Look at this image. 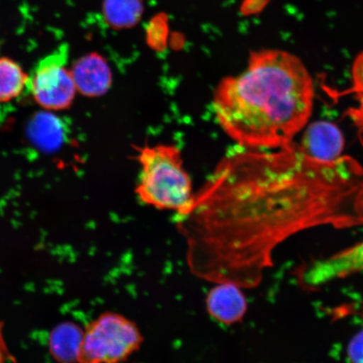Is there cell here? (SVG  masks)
I'll use <instances>...</instances> for the list:
<instances>
[{
	"label": "cell",
	"mask_w": 363,
	"mask_h": 363,
	"mask_svg": "<svg viewBox=\"0 0 363 363\" xmlns=\"http://www.w3.org/2000/svg\"><path fill=\"white\" fill-rule=\"evenodd\" d=\"M16 362L15 356L8 346L6 335H4V324L0 320V363Z\"/></svg>",
	"instance_id": "15"
},
{
	"label": "cell",
	"mask_w": 363,
	"mask_h": 363,
	"mask_svg": "<svg viewBox=\"0 0 363 363\" xmlns=\"http://www.w3.org/2000/svg\"><path fill=\"white\" fill-rule=\"evenodd\" d=\"M363 271V242L320 258L297 270V280L303 289L313 291L335 280Z\"/></svg>",
	"instance_id": "6"
},
{
	"label": "cell",
	"mask_w": 363,
	"mask_h": 363,
	"mask_svg": "<svg viewBox=\"0 0 363 363\" xmlns=\"http://www.w3.org/2000/svg\"><path fill=\"white\" fill-rule=\"evenodd\" d=\"M206 308L213 319L225 325L240 323L247 311L242 288L233 283H218L206 297Z\"/></svg>",
	"instance_id": "9"
},
{
	"label": "cell",
	"mask_w": 363,
	"mask_h": 363,
	"mask_svg": "<svg viewBox=\"0 0 363 363\" xmlns=\"http://www.w3.org/2000/svg\"><path fill=\"white\" fill-rule=\"evenodd\" d=\"M140 179L135 193L140 201L160 211L184 216L194 203L192 181L178 147L157 145L140 149Z\"/></svg>",
	"instance_id": "3"
},
{
	"label": "cell",
	"mask_w": 363,
	"mask_h": 363,
	"mask_svg": "<svg viewBox=\"0 0 363 363\" xmlns=\"http://www.w3.org/2000/svg\"><path fill=\"white\" fill-rule=\"evenodd\" d=\"M77 90L87 97L106 94L112 83V72L107 61L98 53L81 57L70 68Z\"/></svg>",
	"instance_id": "8"
},
{
	"label": "cell",
	"mask_w": 363,
	"mask_h": 363,
	"mask_svg": "<svg viewBox=\"0 0 363 363\" xmlns=\"http://www.w3.org/2000/svg\"><path fill=\"white\" fill-rule=\"evenodd\" d=\"M30 76L19 62L7 57H0V103L20 97L28 88Z\"/></svg>",
	"instance_id": "13"
},
{
	"label": "cell",
	"mask_w": 363,
	"mask_h": 363,
	"mask_svg": "<svg viewBox=\"0 0 363 363\" xmlns=\"http://www.w3.org/2000/svg\"><path fill=\"white\" fill-rule=\"evenodd\" d=\"M314 94L301 59L263 49L250 55L242 74L221 81L213 106L222 130L240 146L279 149L307 124Z\"/></svg>",
	"instance_id": "2"
},
{
	"label": "cell",
	"mask_w": 363,
	"mask_h": 363,
	"mask_svg": "<svg viewBox=\"0 0 363 363\" xmlns=\"http://www.w3.org/2000/svg\"><path fill=\"white\" fill-rule=\"evenodd\" d=\"M143 10L142 0H104L102 4L104 19L115 29L130 28L138 24Z\"/></svg>",
	"instance_id": "12"
},
{
	"label": "cell",
	"mask_w": 363,
	"mask_h": 363,
	"mask_svg": "<svg viewBox=\"0 0 363 363\" xmlns=\"http://www.w3.org/2000/svg\"><path fill=\"white\" fill-rule=\"evenodd\" d=\"M349 361L355 363H363V330L354 337L347 347Z\"/></svg>",
	"instance_id": "14"
},
{
	"label": "cell",
	"mask_w": 363,
	"mask_h": 363,
	"mask_svg": "<svg viewBox=\"0 0 363 363\" xmlns=\"http://www.w3.org/2000/svg\"><path fill=\"white\" fill-rule=\"evenodd\" d=\"M143 342L133 321L117 313H103L84 328L79 362H124L139 350Z\"/></svg>",
	"instance_id": "4"
},
{
	"label": "cell",
	"mask_w": 363,
	"mask_h": 363,
	"mask_svg": "<svg viewBox=\"0 0 363 363\" xmlns=\"http://www.w3.org/2000/svg\"><path fill=\"white\" fill-rule=\"evenodd\" d=\"M84 334V329L75 322L58 324L49 334L50 355L58 362H79Z\"/></svg>",
	"instance_id": "11"
},
{
	"label": "cell",
	"mask_w": 363,
	"mask_h": 363,
	"mask_svg": "<svg viewBox=\"0 0 363 363\" xmlns=\"http://www.w3.org/2000/svg\"><path fill=\"white\" fill-rule=\"evenodd\" d=\"M176 222L192 274L255 288L276 248L294 235L363 225V167L347 156L315 160L293 142L239 154L221 163Z\"/></svg>",
	"instance_id": "1"
},
{
	"label": "cell",
	"mask_w": 363,
	"mask_h": 363,
	"mask_svg": "<svg viewBox=\"0 0 363 363\" xmlns=\"http://www.w3.org/2000/svg\"><path fill=\"white\" fill-rule=\"evenodd\" d=\"M53 111H44L35 113L26 126L27 139L39 151L51 153L65 143L67 126Z\"/></svg>",
	"instance_id": "10"
},
{
	"label": "cell",
	"mask_w": 363,
	"mask_h": 363,
	"mask_svg": "<svg viewBox=\"0 0 363 363\" xmlns=\"http://www.w3.org/2000/svg\"><path fill=\"white\" fill-rule=\"evenodd\" d=\"M68 49L67 45L58 48L40 59L30 75V92L45 111L67 110L78 92L71 69L67 68Z\"/></svg>",
	"instance_id": "5"
},
{
	"label": "cell",
	"mask_w": 363,
	"mask_h": 363,
	"mask_svg": "<svg viewBox=\"0 0 363 363\" xmlns=\"http://www.w3.org/2000/svg\"><path fill=\"white\" fill-rule=\"evenodd\" d=\"M344 146V136L338 126L328 121H317L308 127L299 147L308 157L328 162L342 157Z\"/></svg>",
	"instance_id": "7"
}]
</instances>
